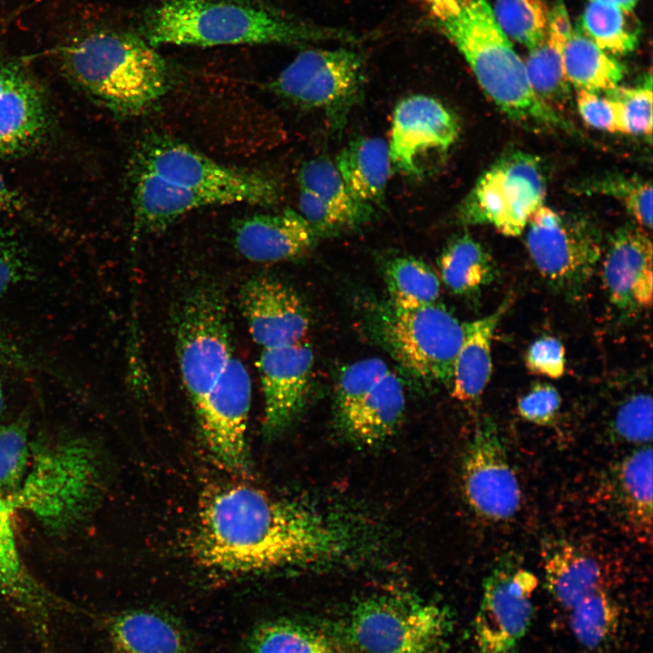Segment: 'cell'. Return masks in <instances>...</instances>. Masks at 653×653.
Returning a JSON list of instances; mask_svg holds the SVG:
<instances>
[{"label": "cell", "mask_w": 653, "mask_h": 653, "mask_svg": "<svg viewBox=\"0 0 653 653\" xmlns=\"http://www.w3.org/2000/svg\"><path fill=\"white\" fill-rule=\"evenodd\" d=\"M364 539L335 513L236 485L204 502L190 546L199 564L233 576L342 563L362 551Z\"/></svg>", "instance_id": "cell-1"}, {"label": "cell", "mask_w": 653, "mask_h": 653, "mask_svg": "<svg viewBox=\"0 0 653 653\" xmlns=\"http://www.w3.org/2000/svg\"><path fill=\"white\" fill-rule=\"evenodd\" d=\"M140 31L141 36L154 47L297 45L358 39L348 31L305 22L249 0H164L145 13Z\"/></svg>", "instance_id": "cell-2"}, {"label": "cell", "mask_w": 653, "mask_h": 653, "mask_svg": "<svg viewBox=\"0 0 653 653\" xmlns=\"http://www.w3.org/2000/svg\"><path fill=\"white\" fill-rule=\"evenodd\" d=\"M418 1L436 29L463 56L483 92L510 119L542 128L565 127L557 112L532 91L524 62L487 0Z\"/></svg>", "instance_id": "cell-3"}, {"label": "cell", "mask_w": 653, "mask_h": 653, "mask_svg": "<svg viewBox=\"0 0 653 653\" xmlns=\"http://www.w3.org/2000/svg\"><path fill=\"white\" fill-rule=\"evenodd\" d=\"M141 35L109 29L79 31L58 49L63 70L110 110L137 116L151 109L169 83L162 56Z\"/></svg>", "instance_id": "cell-4"}, {"label": "cell", "mask_w": 653, "mask_h": 653, "mask_svg": "<svg viewBox=\"0 0 653 653\" xmlns=\"http://www.w3.org/2000/svg\"><path fill=\"white\" fill-rule=\"evenodd\" d=\"M101 489L93 451L80 441L35 447L18 489L6 496L14 508L26 511L46 528L62 531L85 518Z\"/></svg>", "instance_id": "cell-5"}, {"label": "cell", "mask_w": 653, "mask_h": 653, "mask_svg": "<svg viewBox=\"0 0 653 653\" xmlns=\"http://www.w3.org/2000/svg\"><path fill=\"white\" fill-rule=\"evenodd\" d=\"M450 610L402 593L374 595L351 610L346 633L365 653H447Z\"/></svg>", "instance_id": "cell-6"}, {"label": "cell", "mask_w": 653, "mask_h": 653, "mask_svg": "<svg viewBox=\"0 0 653 653\" xmlns=\"http://www.w3.org/2000/svg\"><path fill=\"white\" fill-rule=\"evenodd\" d=\"M228 312L223 294L210 283L190 288L175 307L176 354L182 383L194 409L234 356Z\"/></svg>", "instance_id": "cell-7"}, {"label": "cell", "mask_w": 653, "mask_h": 653, "mask_svg": "<svg viewBox=\"0 0 653 653\" xmlns=\"http://www.w3.org/2000/svg\"><path fill=\"white\" fill-rule=\"evenodd\" d=\"M377 326L385 347L410 375L424 384L451 385L464 328L445 307L390 304Z\"/></svg>", "instance_id": "cell-8"}, {"label": "cell", "mask_w": 653, "mask_h": 653, "mask_svg": "<svg viewBox=\"0 0 653 653\" xmlns=\"http://www.w3.org/2000/svg\"><path fill=\"white\" fill-rule=\"evenodd\" d=\"M365 82L362 56L345 47L304 50L277 76L270 88L282 99L320 111L328 126L341 132L361 101Z\"/></svg>", "instance_id": "cell-9"}, {"label": "cell", "mask_w": 653, "mask_h": 653, "mask_svg": "<svg viewBox=\"0 0 653 653\" xmlns=\"http://www.w3.org/2000/svg\"><path fill=\"white\" fill-rule=\"evenodd\" d=\"M138 170L207 195L216 205L271 206L280 197V187L274 178L228 167L167 138H152L142 146L138 155Z\"/></svg>", "instance_id": "cell-10"}, {"label": "cell", "mask_w": 653, "mask_h": 653, "mask_svg": "<svg viewBox=\"0 0 653 653\" xmlns=\"http://www.w3.org/2000/svg\"><path fill=\"white\" fill-rule=\"evenodd\" d=\"M545 192L539 160L527 152H509L479 177L460 204L457 219L464 225L489 224L506 236H518L543 205Z\"/></svg>", "instance_id": "cell-11"}, {"label": "cell", "mask_w": 653, "mask_h": 653, "mask_svg": "<svg viewBox=\"0 0 653 653\" xmlns=\"http://www.w3.org/2000/svg\"><path fill=\"white\" fill-rule=\"evenodd\" d=\"M524 231L528 253L544 281L566 297H579L602 256L597 229L582 219L542 205Z\"/></svg>", "instance_id": "cell-12"}, {"label": "cell", "mask_w": 653, "mask_h": 653, "mask_svg": "<svg viewBox=\"0 0 653 653\" xmlns=\"http://www.w3.org/2000/svg\"><path fill=\"white\" fill-rule=\"evenodd\" d=\"M534 573L521 566L515 555L502 556L483 582L473 620L479 653H516L531 625Z\"/></svg>", "instance_id": "cell-13"}, {"label": "cell", "mask_w": 653, "mask_h": 653, "mask_svg": "<svg viewBox=\"0 0 653 653\" xmlns=\"http://www.w3.org/2000/svg\"><path fill=\"white\" fill-rule=\"evenodd\" d=\"M461 482L472 512L489 522L507 521L519 512L521 492L495 423H477L462 463Z\"/></svg>", "instance_id": "cell-14"}, {"label": "cell", "mask_w": 653, "mask_h": 653, "mask_svg": "<svg viewBox=\"0 0 653 653\" xmlns=\"http://www.w3.org/2000/svg\"><path fill=\"white\" fill-rule=\"evenodd\" d=\"M460 130L457 116L439 100L424 94L402 99L393 112L388 144L392 168L412 179L427 176Z\"/></svg>", "instance_id": "cell-15"}, {"label": "cell", "mask_w": 653, "mask_h": 653, "mask_svg": "<svg viewBox=\"0 0 653 653\" xmlns=\"http://www.w3.org/2000/svg\"><path fill=\"white\" fill-rule=\"evenodd\" d=\"M251 401L248 369L234 356L215 385L194 409L211 455L227 469L248 464L247 428Z\"/></svg>", "instance_id": "cell-16"}, {"label": "cell", "mask_w": 653, "mask_h": 653, "mask_svg": "<svg viewBox=\"0 0 653 653\" xmlns=\"http://www.w3.org/2000/svg\"><path fill=\"white\" fill-rule=\"evenodd\" d=\"M239 306L253 341L272 349L303 341L310 316L298 294L283 281L258 275L239 291Z\"/></svg>", "instance_id": "cell-17"}, {"label": "cell", "mask_w": 653, "mask_h": 653, "mask_svg": "<svg viewBox=\"0 0 653 653\" xmlns=\"http://www.w3.org/2000/svg\"><path fill=\"white\" fill-rule=\"evenodd\" d=\"M314 353L304 340L263 349L258 369L264 401L263 428L267 435L283 433L302 412L309 394Z\"/></svg>", "instance_id": "cell-18"}, {"label": "cell", "mask_w": 653, "mask_h": 653, "mask_svg": "<svg viewBox=\"0 0 653 653\" xmlns=\"http://www.w3.org/2000/svg\"><path fill=\"white\" fill-rule=\"evenodd\" d=\"M652 242L642 228L627 226L612 234L600 259L604 289L620 312L652 305Z\"/></svg>", "instance_id": "cell-19"}, {"label": "cell", "mask_w": 653, "mask_h": 653, "mask_svg": "<svg viewBox=\"0 0 653 653\" xmlns=\"http://www.w3.org/2000/svg\"><path fill=\"white\" fill-rule=\"evenodd\" d=\"M318 239L303 216L292 209L247 216L234 228L236 249L255 262L300 258L312 250Z\"/></svg>", "instance_id": "cell-20"}, {"label": "cell", "mask_w": 653, "mask_h": 653, "mask_svg": "<svg viewBox=\"0 0 653 653\" xmlns=\"http://www.w3.org/2000/svg\"><path fill=\"white\" fill-rule=\"evenodd\" d=\"M45 124V102L36 82L22 65L0 57V154L32 145Z\"/></svg>", "instance_id": "cell-21"}, {"label": "cell", "mask_w": 653, "mask_h": 653, "mask_svg": "<svg viewBox=\"0 0 653 653\" xmlns=\"http://www.w3.org/2000/svg\"><path fill=\"white\" fill-rule=\"evenodd\" d=\"M545 585L566 611L582 598L610 590L612 579L602 564L568 541H555L543 549Z\"/></svg>", "instance_id": "cell-22"}, {"label": "cell", "mask_w": 653, "mask_h": 653, "mask_svg": "<svg viewBox=\"0 0 653 653\" xmlns=\"http://www.w3.org/2000/svg\"><path fill=\"white\" fill-rule=\"evenodd\" d=\"M405 411L404 384L388 371L348 413L336 420L347 440L361 445H375L392 436Z\"/></svg>", "instance_id": "cell-23"}, {"label": "cell", "mask_w": 653, "mask_h": 653, "mask_svg": "<svg viewBox=\"0 0 653 653\" xmlns=\"http://www.w3.org/2000/svg\"><path fill=\"white\" fill-rule=\"evenodd\" d=\"M511 306L508 297L492 313L463 323L464 334L452 377V395L467 406L478 404L490 381L494 331Z\"/></svg>", "instance_id": "cell-24"}, {"label": "cell", "mask_w": 653, "mask_h": 653, "mask_svg": "<svg viewBox=\"0 0 653 653\" xmlns=\"http://www.w3.org/2000/svg\"><path fill=\"white\" fill-rule=\"evenodd\" d=\"M133 233L138 237L167 229L190 210L216 205L210 197L137 171L133 189Z\"/></svg>", "instance_id": "cell-25"}, {"label": "cell", "mask_w": 653, "mask_h": 653, "mask_svg": "<svg viewBox=\"0 0 653 653\" xmlns=\"http://www.w3.org/2000/svg\"><path fill=\"white\" fill-rule=\"evenodd\" d=\"M108 631L116 653H194L181 627L157 611L122 612L111 619Z\"/></svg>", "instance_id": "cell-26"}, {"label": "cell", "mask_w": 653, "mask_h": 653, "mask_svg": "<svg viewBox=\"0 0 653 653\" xmlns=\"http://www.w3.org/2000/svg\"><path fill=\"white\" fill-rule=\"evenodd\" d=\"M335 165L349 192L373 207L382 206L392 171L388 144L378 137L352 140Z\"/></svg>", "instance_id": "cell-27"}, {"label": "cell", "mask_w": 653, "mask_h": 653, "mask_svg": "<svg viewBox=\"0 0 653 653\" xmlns=\"http://www.w3.org/2000/svg\"><path fill=\"white\" fill-rule=\"evenodd\" d=\"M15 511L0 493V595L29 612L43 613L52 599L23 562L13 526Z\"/></svg>", "instance_id": "cell-28"}, {"label": "cell", "mask_w": 653, "mask_h": 653, "mask_svg": "<svg viewBox=\"0 0 653 653\" xmlns=\"http://www.w3.org/2000/svg\"><path fill=\"white\" fill-rule=\"evenodd\" d=\"M617 496L628 524L638 539L651 544L652 448L639 446L619 464Z\"/></svg>", "instance_id": "cell-29"}, {"label": "cell", "mask_w": 653, "mask_h": 653, "mask_svg": "<svg viewBox=\"0 0 653 653\" xmlns=\"http://www.w3.org/2000/svg\"><path fill=\"white\" fill-rule=\"evenodd\" d=\"M441 278L453 294H479L496 277V267L486 249L469 234L451 239L437 260Z\"/></svg>", "instance_id": "cell-30"}, {"label": "cell", "mask_w": 653, "mask_h": 653, "mask_svg": "<svg viewBox=\"0 0 653 653\" xmlns=\"http://www.w3.org/2000/svg\"><path fill=\"white\" fill-rule=\"evenodd\" d=\"M562 62L570 84L590 93L616 88L625 74L623 64L600 49L579 24L563 49Z\"/></svg>", "instance_id": "cell-31"}, {"label": "cell", "mask_w": 653, "mask_h": 653, "mask_svg": "<svg viewBox=\"0 0 653 653\" xmlns=\"http://www.w3.org/2000/svg\"><path fill=\"white\" fill-rule=\"evenodd\" d=\"M300 190L315 194L332 210L346 218L356 229L375 215V208L356 199L347 190L336 165L318 157L303 163L297 173Z\"/></svg>", "instance_id": "cell-32"}, {"label": "cell", "mask_w": 653, "mask_h": 653, "mask_svg": "<svg viewBox=\"0 0 653 653\" xmlns=\"http://www.w3.org/2000/svg\"><path fill=\"white\" fill-rule=\"evenodd\" d=\"M249 647L250 653H347L326 632L286 619L257 626L249 637Z\"/></svg>", "instance_id": "cell-33"}, {"label": "cell", "mask_w": 653, "mask_h": 653, "mask_svg": "<svg viewBox=\"0 0 653 653\" xmlns=\"http://www.w3.org/2000/svg\"><path fill=\"white\" fill-rule=\"evenodd\" d=\"M578 24L584 34L608 54H627L638 44V22L631 11L616 5L590 1Z\"/></svg>", "instance_id": "cell-34"}, {"label": "cell", "mask_w": 653, "mask_h": 653, "mask_svg": "<svg viewBox=\"0 0 653 653\" xmlns=\"http://www.w3.org/2000/svg\"><path fill=\"white\" fill-rule=\"evenodd\" d=\"M385 281L390 304L401 307H417L434 304L440 295V279L423 260L396 257L385 268Z\"/></svg>", "instance_id": "cell-35"}, {"label": "cell", "mask_w": 653, "mask_h": 653, "mask_svg": "<svg viewBox=\"0 0 653 653\" xmlns=\"http://www.w3.org/2000/svg\"><path fill=\"white\" fill-rule=\"evenodd\" d=\"M567 612L575 639L588 649L606 645L619 624L620 609L609 590H599L582 598Z\"/></svg>", "instance_id": "cell-36"}, {"label": "cell", "mask_w": 653, "mask_h": 653, "mask_svg": "<svg viewBox=\"0 0 653 653\" xmlns=\"http://www.w3.org/2000/svg\"><path fill=\"white\" fill-rule=\"evenodd\" d=\"M563 48L544 40L532 49L524 62L531 87L536 96L555 111L565 105L570 97V83L562 62Z\"/></svg>", "instance_id": "cell-37"}, {"label": "cell", "mask_w": 653, "mask_h": 653, "mask_svg": "<svg viewBox=\"0 0 653 653\" xmlns=\"http://www.w3.org/2000/svg\"><path fill=\"white\" fill-rule=\"evenodd\" d=\"M492 12L505 35L527 48L544 40L549 14L544 0H495Z\"/></svg>", "instance_id": "cell-38"}, {"label": "cell", "mask_w": 653, "mask_h": 653, "mask_svg": "<svg viewBox=\"0 0 653 653\" xmlns=\"http://www.w3.org/2000/svg\"><path fill=\"white\" fill-rule=\"evenodd\" d=\"M388 371L387 364L377 357L361 359L342 368L336 384V420L358 404Z\"/></svg>", "instance_id": "cell-39"}, {"label": "cell", "mask_w": 653, "mask_h": 653, "mask_svg": "<svg viewBox=\"0 0 653 653\" xmlns=\"http://www.w3.org/2000/svg\"><path fill=\"white\" fill-rule=\"evenodd\" d=\"M605 96L616 102L618 105L619 132L651 138V73H648L639 86L630 88L617 86L605 93Z\"/></svg>", "instance_id": "cell-40"}, {"label": "cell", "mask_w": 653, "mask_h": 653, "mask_svg": "<svg viewBox=\"0 0 653 653\" xmlns=\"http://www.w3.org/2000/svg\"><path fill=\"white\" fill-rule=\"evenodd\" d=\"M586 190L618 199L642 229L652 227L651 182L638 177L609 176L590 182Z\"/></svg>", "instance_id": "cell-41"}, {"label": "cell", "mask_w": 653, "mask_h": 653, "mask_svg": "<svg viewBox=\"0 0 653 653\" xmlns=\"http://www.w3.org/2000/svg\"><path fill=\"white\" fill-rule=\"evenodd\" d=\"M27 430L22 422L0 425V493L15 492L28 469Z\"/></svg>", "instance_id": "cell-42"}, {"label": "cell", "mask_w": 653, "mask_h": 653, "mask_svg": "<svg viewBox=\"0 0 653 653\" xmlns=\"http://www.w3.org/2000/svg\"><path fill=\"white\" fill-rule=\"evenodd\" d=\"M612 428L621 441L646 445L652 439V398L645 392L626 398L617 409Z\"/></svg>", "instance_id": "cell-43"}, {"label": "cell", "mask_w": 653, "mask_h": 653, "mask_svg": "<svg viewBox=\"0 0 653 653\" xmlns=\"http://www.w3.org/2000/svg\"><path fill=\"white\" fill-rule=\"evenodd\" d=\"M561 397L553 385L536 383L517 401V412L525 421L541 426L551 425L558 417Z\"/></svg>", "instance_id": "cell-44"}, {"label": "cell", "mask_w": 653, "mask_h": 653, "mask_svg": "<svg viewBox=\"0 0 653 653\" xmlns=\"http://www.w3.org/2000/svg\"><path fill=\"white\" fill-rule=\"evenodd\" d=\"M524 361L530 372L557 379L565 372V347L558 338L542 336L529 346Z\"/></svg>", "instance_id": "cell-45"}, {"label": "cell", "mask_w": 653, "mask_h": 653, "mask_svg": "<svg viewBox=\"0 0 653 653\" xmlns=\"http://www.w3.org/2000/svg\"><path fill=\"white\" fill-rule=\"evenodd\" d=\"M298 204L299 213L319 238L333 237L354 230L346 218L307 190H300Z\"/></svg>", "instance_id": "cell-46"}, {"label": "cell", "mask_w": 653, "mask_h": 653, "mask_svg": "<svg viewBox=\"0 0 653 653\" xmlns=\"http://www.w3.org/2000/svg\"><path fill=\"white\" fill-rule=\"evenodd\" d=\"M576 104L588 125L600 131L619 132L618 105L613 100L599 93L578 90Z\"/></svg>", "instance_id": "cell-47"}, {"label": "cell", "mask_w": 653, "mask_h": 653, "mask_svg": "<svg viewBox=\"0 0 653 653\" xmlns=\"http://www.w3.org/2000/svg\"><path fill=\"white\" fill-rule=\"evenodd\" d=\"M24 263L21 257L0 239V297L24 276Z\"/></svg>", "instance_id": "cell-48"}, {"label": "cell", "mask_w": 653, "mask_h": 653, "mask_svg": "<svg viewBox=\"0 0 653 653\" xmlns=\"http://www.w3.org/2000/svg\"><path fill=\"white\" fill-rule=\"evenodd\" d=\"M567 8L562 0H556L549 10L546 37L564 49L572 34Z\"/></svg>", "instance_id": "cell-49"}, {"label": "cell", "mask_w": 653, "mask_h": 653, "mask_svg": "<svg viewBox=\"0 0 653 653\" xmlns=\"http://www.w3.org/2000/svg\"><path fill=\"white\" fill-rule=\"evenodd\" d=\"M23 364L21 354L7 339L0 334V365Z\"/></svg>", "instance_id": "cell-50"}, {"label": "cell", "mask_w": 653, "mask_h": 653, "mask_svg": "<svg viewBox=\"0 0 653 653\" xmlns=\"http://www.w3.org/2000/svg\"><path fill=\"white\" fill-rule=\"evenodd\" d=\"M18 202L13 191L7 187L0 173V211L14 210L17 208Z\"/></svg>", "instance_id": "cell-51"}, {"label": "cell", "mask_w": 653, "mask_h": 653, "mask_svg": "<svg viewBox=\"0 0 653 653\" xmlns=\"http://www.w3.org/2000/svg\"><path fill=\"white\" fill-rule=\"evenodd\" d=\"M616 5L626 11H632L638 0H590Z\"/></svg>", "instance_id": "cell-52"}, {"label": "cell", "mask_w": 653, "mask_h": 653, "mask_svg": "<svg viewBox=\"0 0 653 653\" xmlns=\"http://www.w3.org/2000/svg\"><path fill=\"white\" fill-rule=\"evenodd\" d=\"M4 402H5L4 390H3L2 383L0 381V415L4 409Z\"/></svg>", "instance_id": "cell-53"}]
</instances>
